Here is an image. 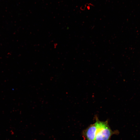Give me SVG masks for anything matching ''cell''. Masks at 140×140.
<instances>
[{
  "label": "cell",
  "instance_id": "obj_2",
  "mask_svg": "<svg viewBox=\"0 0 140 140\" xmlns=\"http://www.w3.org/2000/svg\"><path fill=\"white\" fill-rule=\"evenodd\" d=\"M97 127L96 123L91 124L82 132L83 140H95Z\"/></svg>",
  "mask_w": 140,
  "mask_h": 140
},
{
  "label": "cell",
  "instance_id": "obj_1",
  "mask_svg": "<svg viewBox=\"0 0 140 140\" xmlns=\"http://www.w3.org/2000/svg\"><path fill=\"white\" fill-rule=\"evenodd\" d=\"M97 129L95 140H110L111 136L118 134L117 130L112 131L110 127L108 121H101L97 116L95 117Z\"/></svg>",
  "mask_w": 140,
  "mask_h": 140
}]
</instances>
